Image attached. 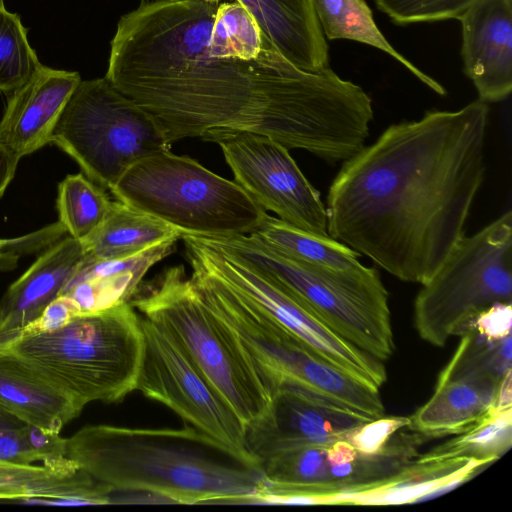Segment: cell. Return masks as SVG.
<instances>
[{"instance_id": "7a4b0ae2", "label": "cell", "mask_w": 512, "mask_h": 512, "mask_svg": "<svg viewBox=\"0 0 512 512\" xmlns=\"http://www.w3.org/2000/svg\"><path fill=\"white\" fill-rule=\"evenodd\" d=\"M218 5L143 2L119 20L105 78L152 116L170 144L216 129L280 141L278 98L254 61L221 60L210 53Z\"/></svg>"}, {"instance_id": "9a60e30c", "label": "cell", "mask_w": 512, "mask_h": 512, "mask_svg": "<svg viewBox=\"0 0 512 512\" xmlns=\"http://www.w3.org/2000/svg\"><path fill=\"white\" fill-rule=\"evenodd\" d=\"M371 419L307 390L282 386L274 392L265 417L246 429V442L261 464L271 454L293 446L346 440Z\"/></svg>"}, {"instance_id": "d590c367", "label": "cell", "mask_w": 512, "mask_h": 512, "mask_svg": "<svg viewBox=\"0 0 512 512\" xmlns=\"http://www.w3.org/2000/svg\"><path fill=\"white\" fill-rule=\"evenodd\" d=\"M79 314L80 309L70 297L59 295L35 320L22 329L18 338L57 330Z\"/></svg>"}, {"instance_id": "2e32d148", "label": "cell", "mask_w": 512, "mask_h": 512, "mask_svg": "<svg viewBox=\"0 0 512 512\" xmlns=\"http://www.w3.org/2000/svg\"><path fill=\"white\" fill-rule=\"evenodd\" d=\"M502 378L457 347L432 396L410 417L407 428L429 439L468 430L493 410Z\"/></svg>"}, {"instance_id": "44dd1931", "label": "cell", "mask_w": 512, "mask_h": 512, "mask_svg": "<svg viewBox=\"0 0 512 512\" xmlns=\"http://www.w3.org/2000/svg\"><path fill=\"white\" fill-rule=\"evenodd\" d=\"M492 462L455 457L436 461H419L362 490L333 496L329 505H401L432 497L457 487L474 477Z\"/></svg>"}, {"instance_id": "4316f807", "label": "cell", "mask_w": 512, "mask_h": 512, "mask_svg": "<svg viewBox=\"0 0 512 512\" xmlns=\"http://www.w3.org/2000/svg\"><path fill=\"white\" fill-rule=\"evenodd\" d=\"M82 489L80 475H59L43 465L0 460V501L62 503L76 498Z\"/></svg>"}, {"instance_id": "f35d334b", "label": "cell", "mask_w": 512, "mask_h": 512, "mask_svg": "<svg viewBox=\"0 0 512 512\" xmlns=\"http://www.w3.org/2000/svg\"><path fill=\"white\" fill-rule=\"evenodd\" d=\"M511 378L512 371L509 370L501 379L498 387L496 399H495V410H504L512 408V389H511Z\"/></svg>"}, {"instance_id": "603a6c76", "label": "cell", "mask_w": 512, "mask_h": 512, "mask_svg": "<svg viewBox=\"0 0 512 512\" xmlns=\"http://www.w3.org/2000/svg\"><path fill=\"white\" fill-rule=\"evenodd\" d=\"M0 404L27 424L59 433L83 406L0 349Z\"/></svg>"}, {"instance_id": "836d02e7", "label": "cell", "mask_w": 512, "mask_h": 512, "mask_svg": "<svg viewBox=\"0 0 512 512\" xmlns=\"http://www.w3.org/2000/svg\"><path fill=\"white\" fill-rule=\"evenodd\" d=\"M409 424L410 417L383 415L356 428L346 440L362 454H378L399 430L407 428Z\"/></svg>"}, {"instance_id": "277c9868", "label": "cell", "mask_w": 512, "mask_h": 512, "mask_svg": "<svg viewBox=\"0 0 512 512\" xmlns=\"http://www.w3.org/2000/svg\"><path fill=\"white\" fill-rule=\"evenodd\" d=\"M80 405L136 390L144 351L141 316L128 303L79 314L65 326L3 348Z\"/></svg>"}, {"instance_id": "e0dca14e", "label": "cell", "mask_w": 512, "mask_h": 512, "mask_svg": "<svg viewBox=\"0 0 512 512\" xmlns=\"http://www.w3.org/2000/svg\"><path fill=\"white\" fill-rule=\"evenodd\" d=\"M459 20L464 72L479 100L506 99L512 91V0H477Z\"/></svg>"}, {"instance_id": "7402d4cb", "label": "cell", "mask_w": 512, "mask_h": 512, "mask_svg": "<svg viewBox=\"0 0 512 512\" xmlns=\"http://www.w3.org/2000/svg\"><path fill=\"white\" fill-rule=\"evenodd\" d=\"M255 18L279 53L296 67H329L328 44L312 0H235Z\"/></svg>"}, {"instance_id": "60d3db41", "label": "cell", "mask_w": 512, "mask_h": 512, "mask_svg": "<svg viewBox=\"0 0 512 512\" xmlns=\"http://www.w3.org/2000/svg\"><path fill=\"white\" fill-rule=\"evenodd\" d=\"M11 257H8V256H0V268L4 267V266H9V263L11 261Z\"/></svg>"}, {"instance_id": "d6a6232c", "label": "cell", "mask_w": 512, "mask_h": 512, "mask_svg": "<svg viewBox=\"0 0 512 512\" xmlns=\"http://www.w3.org/2000/svg\"><path fill=\"white\" fill-rule=\"evenodd\" d=\"M28 445L34 453L37 462L59 475H70L78 468L66 456V438L56 432L42 430L28 424L26 430Z\"/></svg>"}, {"instance_id": "ffe728a7", "label": "cell", "mask_w": 512, "mask_h": 512, "mask_svg": "<svg viewBox=\"0 0 512 512\" xmlns=\"http://www.w3.org/2000/svg\"><path fill=\"white\" fill-rule=\"evenodd\" d=\"M176 241L169 239L120 259L101 260L85 255L61 295L70 297L80 314L128 303L148 270L173 252Z\"/></svg>"}, {"instance_id": "8fae6325", "label": "cell", "mask_w": 512, "mask_h": 512, "mask_svg": "<svg viewBox=\"0 0 512 512\" xmlns=\"http://www.w3.org/2000/svg\"><path fill=\"white\" fill-rule=\"evenodd\" d=\"M185 256L220 277L255 309L349 376L379 390L387 380L384 362L335 332L311 307L282 285L204 237L181 238Z\"/></svg>"}, {"instance_id": "7c38bea8", "label": "cell", "mask_w": 512, "mask_h": 512, "mask_svg": "<svg viewBox=\"0 0 512 512\" xmlns=\"http://www.w3.org/2000/svg\"><path fill=\"white\" fill-rule=\"evenodd\" d=\"M427 440L414 431L397 432L382 452L336 465L327 458L326 444L280 450L261 463L267 500L273 505H329L337 494L356 492L395 475L417 459Z\"/></svg>"}, {"instance_id": "f1b7e54d", "label": "cell", "mask_w": 512, "mask_h": 512, "mask_svg": "<svg viewBox=\"0 0 512 512\" xmlns=\"http://www.w3.org/2000/svg\"><path fill=\"white\" fill-rule=\"evenodd\" d=\"M111 202L106 190L84 173L67 175L58 185V223L69 236L82 241L103 221Z\"/></svg>"}, {"instance_id": "ab89813d", "label": "cell", "mask_w": 512, "mask_h": 512, "mask_svg": "<svg viewBox=\"0 0 512 512\" xmlns=\"http://www.w3.org/2000/svg\"><path fill=\"white\" fill-rule=\"evenodd\" d=\"M12 240L0 239V256H4L11 245Z\"/></svg>"}, {"instance_id": "4fadbf2b", "label": "cell", "mask_w": 512, "mask_h": 512, "mask_svg": "<svg viewBox=\"0 0 512 512\" xmlns=\"http://www.w3.org/2000/svg\"><path fill=\"white\" fill-rule=\"evenodd\" d=\"M141 324L144 351L136 390L242 458L260 464L249 452L245 425L184 349L152 321L141 316Z\"/></svg>"}, {"instance_id": "8d00e7d4", "label": "cell", "mask_w": 512, "mask_h": 512, "mask_svg": "<svg viewBox=\"0 0 512 512\" xmlns=\"http://www.w3.org/2000/svg\"><path fill=\"white\" fill-rule=\"evenodd\" d=\"M512 305L495 303L481 312L470 324L480 334L490 339H501L511 334Z\"/></svg>"}, {"instance_id": "b9f144b4", "label": "cell", "mask_w": 512, "mask_h": 512, "mask_svg": "<svg viewBox=\"0 0 512 512\" xmlns=\"http://www.w3.org/2000/svg\"><path fill=\"white\" fill-rule=\"evenodd\" d=\"M203 1H208V2H218V3H220V2H223V1H225V0H203Z\"/></svg>"}, {"instance_id": "d4e9b609", "label": "cell", "mask_w": 512, "mask_h": 512, "mask_svg": "<svg viewBox=\"0 0 512 512\" xmlns=\"http://www.w3.org/2000/svg\"><path fill=\"white\" fill-rule=\"evenodd\" d=\"M322 32L329 40H351L377 48L393 57L439 95L444 87L412 64L382 34L365 0H312Z\"/></svg>"}, {"instance_id": "74e56055", "label": "cell", "mask_w": 512, "mask_h": 512, "mask_svg": "<svg viewBox=\"0 0 512 512\" xmlns=\"http://www.w3.org/2000/svg\"><path fill=\"white\" fill-rule=\"evenodd\" d=\"M20 159L0 142V197L13 180Z\"/></svg>"}, {"instance_id": "3957f363", "label": "cell", "mask_w": 512, "mask_h": 512, "mask_svg": "<svg viewBox=\"0 0 512 512\" xmlns=\"http://www.w3.org/2000/svg\"><path fill=\"white\" fill-rule=\"evenodd\" d=\"M66 456L114 492L177 504H248L264 477L260 464L192 426L90 425L66 438Z\"/></svg>"}, {"instance_id": "4dcf8cb0", "label": "cell", "mask_w": 512, "mask_h": 512, "mask_svg": "<svg viewBox=\"0 0 512 512\" xmlns=\"http://www.w3.org/2000/svg\"><path fill=\"white\" fill-rule=\"evenodd\" d=\"M27 28L18 14L9 12L0 0V91L12 92L39 66L27 38Z\"/></svg>"}, {"instance_id": "d6986e66", "label": "cell", "mask_w": 512, "mask_h": 512, "mask_svg": "<svg viewBox=\"0 0 512 512\" xmlns=\"http://www.w3.org/2000/svg\"><path fill=\"white\" fill-rule=\"evenodd\" d=\"M84 256L81 242L68 235L51 244L8 287L0 299V348L18 338L61 295Z\"/></svg>"}, {"instance_id": "ba28073f", "label": "cell", "mask_w": 512, "mask_h": 512, "mask_svg": "<svg viewBox=\"0 0 512 512\" xmlns=\"http://www.w3.org/2000/svg\"><path fill=\"white\" fill-rule=\"evenodd\" d=\"M206 239L289 290L359 349L382 362L393 355L389 294L377 269L340 272L314 267L253 234Z\"/></svg>"}, {"instance_id": "6da1fadb", "label": "cell", "mask_w": 512, "mask_h": 512, "mask_svg": "<svg viewBox=\"0 0 512 512\" xmlns=\"http://www.w3.org/2000/svg\"><path fill=\"white\" fill-rule=\"evenodd\" d=\"M488 122V103L477 99L388 126L331 183L329 236L399 280L428 282L465 235Z\"/></svg>"}, {"instance_id": "30bf717a", "label": "cell", "mask_w": 512, "mask_h": 512, "mask_svg": "<svg viewBox=\"0 0 512 512\" xmlns=\"http://www.w3.org/2000/svg\"><path fill=\"white\" fill-rule=\"evenodd\" d=\"M51 143L69 155L90 180L109 191L133 163L171 146L152 116L105 77L81 80Z\"/></svg>"}, {"instance_id": "8992f818", "label": "cell", "mask_w": 512, "mask_h": 512, "mask_svg": "<svg viewBox=\"0 0 512 512\" xmlns=\"http://www.w3.org/2000/svg\"><path fill=\"white\" fill-rule=\"evenodd\" d=\"M110 192L183 234L199 237L247 235L268 215L235 181L170 149L133 163Z\"/></svg>"}, {"instance_id": "e575fe53", "label": "cell", "mask_w": 512, "mask_h": 512, "mask_svg": "<svg viewBox=\"0 0 512 512\" xmlns=\"http://www.w3.org/2000/svg\"><path fill=\"white\" fill-rule=\"evenodd\" d=\"M28 424L0 404V460L16 464H34L26 430Z\"/></svg>"}, {"instance_id": "1f68e13d", "label": "cell", "mask_w": 512, "mask_h": 512, "mask_svg": "<svg viewBox=\"0 0 512 512\" xmlns=\"http://www.w3.org/2000/svg\"><path fill=\"white\" fill-rule=\"evenodd\" d=\"M395 23L459 19L477 0H374Z\"/></svg>"}, {"instance_id": "83f0119b", "label": "cell", "mask_w": 512, "mask_h": 512, "mask_svg": "<svg viewBox=\"0 0 512 512\" xmlns=\"http://www.w3.org/2000/svg\"><path fill=\"white\" fill-rule=\"evenodd\" d=\"M512 444V408L491 410L484 418L456 437L424 454L419 461L465 457L494 463Z\"/></svg>"}, {"instance_id": "f546056e", "label": "cell", "mask_w": 512, "mask_h": 512, "mask_svg": "<svg viewBox=\"0 0 512 512\" xmlns=\"http://www.w3.org/2000/svg\"><path fill=\"white\" fill-rule=\"evenodd\" d=\"M266 35L239 2L219 3L210 34V53L221 60L251 62L257 59Z\"/></svg>"}, {"instance_id": "52a82bcc", "label": "cell", "mask_w": 512, "mask_h": 512, "mask_svg": "<svg viewBox=\"0 0 512 512\" xmlns=\"http://www.w3.org/2000/svg\"><path fill=\"white\" fill-rule=\"evenodd\" d=\"M186 258L199 297L234 334L273 394L279 387L294 386L373 419L384 415L379 390L327 362L196 259Z\"/></svg>"}, {"instance_id": "9c48e42d", "label": "cell", "mask_w": 512, "mask_h": 512, "mask_svg": "<svg viewBox=\"0 0 512 512\" xmlns=\"http://www.w3.org/2000/svg\"><path fill=\"white\" fill-rule=\"evenodd\" d=\"M495 303H512V212L464 235L414 301L420 338L444 347Z\"/></svg>"}, {"instance_id": "ac0fdd59", "label": "cell", "mask_w": 512, "mask_h": 512, "mask_svg": "<svg viewBox=\"0 0 512 512\" xmlns=\"http://www.w3.org/2000/svg\"><path fill=\"white\" fill-rule=\"evenodd\" d=\"M80 82L78 72L40 63L12 91L0 120V142L19 159L51 143L60 116Z\"/></svg>"}, {"instance_id": "5bb4252c", "label": "cell", "mask_w": 512, "mask_h": 512, "mask_svg": "<svg viewBox=\"0 0 512 512\" xmlns=\"http://www.w3.org/2000/svg\"><path fill=\"white\" fill-rule=\"evenodd\" d=\"M222 150L234 181L263 209L308 233L330 237L326 206L289 149L264 135L216 129L201 137Z\"/></svg>"}, {"instance_id": "5b68a950", "label": "cell", "mask_w": 512, "mask_h": 512, "mask_svg": "<svg viewBox=\"0 0 512 512\" xmlns=\"http://www.w3.org/2000/svg\"><path fill=\"white\" fill-rule=\"evenodd\" d=\"M130 304L175 339L246 429L265 417L273 393L234 334L203 303L183 266L141 283Z\"/></svg>"}, {"instance_id": "484cf974", "label": "cell", "mask_w": 512, "mask_h": 512, "mask_svg": "<svg viewBox=\"0 0 512 512\" xmlns=\"http://www.w3.org/2000/svg\"><path fill=\"white\" fill-rule=\"evenodd\" d=\"M272 248L305 264L340 272L363 270L360 254L331 237H321L267 215L260 227L250 233Z\"/></svg>"}, {"instance_id": "cb8c5ba5", "label": "cell", "mask_w": 512, "mask_h": 512, "mask_svg": "<svg viewBox=\"0 0 512 512\" xmlns=\"http://www.w3.org/2000/svg\"><path fill=\"white\" fill-rule=\"evenodd\" d=\"M184 234L172 226L118 200L112 201L100 225L80 241L86 256L111 260L137 254Z\"/></svg>"}]
</instances>
